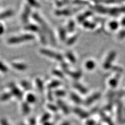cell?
Segmentation results:
<instances>
[{
	"label": "cell",
	"instance_id": "obj_1",
	"mask_svg": "<svg viewBox=\"0 0 125 125\" xmlns=\"http://www.w3.org/2000/svg\"><path fill=\"white\" fill-rule=\"evenodd\" d=\"M33 18L35 21L40 25V26L43 29V31L44 32H46L47 34H48L50 40L51 41L52 43L55 44V37L54 36V34L52 32V31L51 30V29L49 28L48 25H47V23L44 21L43 19L38 14L36 13H34L33 14Z\"/></svg>",
	"mask_w": 125,
	"mask_h": 125
},
{
	"label": "cell",
	"instance_id": "obj_2",
	"mask_svg": "<svg viewBox=\"0 0 125 125\" xmlns=\"http://www.w3.org/2000/svg\"><path fill=\"white\" fill-rule=\"evenodd\" d=\"M34 36L32 34H23L18 37L10 38L8 40V43L10 44H18L26 41L33 40Z\"/></svg>",
	"mask_w": 125,
	"mask_h": 125
},
{
	"label": "cell",
	"instance_id": "obj_3",
	"mask_svg": "<svg viewBox=\"0 0 125 125\" xmlns=\"http://www.w3.org/2000/svg\"><path fill=\"white\" fill-rule=\"evenodd\" d=\"M40 53H42L44 55L47 56L49 57H51L54 58V59L58 61H62L63 60V57L62 55L60 53H58L56 52H55L52 51H50L49 50L45 49H42L40 50Z\"/></svg>",
	"mask_w": 125,
	"mask_h": 125
},
{
	"label": "cell",
	"instance_id": "obj_4",
	"mask_svg": "<svg viewBox=\"0 0 125 125\" xmlns=\"http://www.w3.org/2000/svg\"><path fill=\"white\" fill-rule=\"evenodd\" d=\"M116 56V53L115 51H112L109 53L107 56L106 60L104 61L103 64V68L105 69H111L112 66V62L115 60V58Z\"/></svg>",
	"mask_w": 125,
	"mask_h": 125
},
{
	"label": "cell",
	"instance_id": "obj_5",
	"mask_svg": "<svg viewBox=\"0 0 125 125\" xmlns=\"http://www.w3.org/2000/svg\"><path fill=\"white\" fill-rule=\"evenodd\" d=\"M117 116L118 122L120 124L123 123V122H124V110L123 104L120 102H119L117 104Z\"/></svg>",
	"mask_w": 125,
	"mask_h": 125
},
{
	"label": "cell",
	"instance_id": "obj_6",
	"mask_svg": "<svg viewBox=\"0 0 125 125\" xmlns=\"http://www.w3.org/2000/svg\"><path fill=\"white\" fill-rule=\"evenodd\" d=\"M10 91L11 92V94L14 95L18 99H21L22 97V93L19 90L15 84L13 83H10L9 85Z\"/></svg>",
	"mask_w": 125,
	"mask_h": 125
},
{
	"label": "cell",
	"instance_id": "obj_7",
	"mask_svg": "<svg viewBox=\"0 0 125 125\" xmlns=\"http://www.w3.org/2000/svg\"><path fill=\"white\" fill-rule=\"evenodd\" d=\"M101 96V94L100 92H96L93 93L92 95H90L89 97L85 100L84 102V104L85 105H91L93 102H94L95 101L99 100Z\"/></svg>",
	"mask_w": 125,
	"mask_h": 125
},
{
	"label": "cell",
	"instance_id": "obj_8",
	"mask_svg": "<svg viewBox=\"0 0 125 125\" xmlns=\"http://www.w3.org/2000/svg\"><path fill=\"white\" fill-rule=\"evenodd\" d=\"M80 9H75V10H69V9H64V10H58L55 11V14L58 16H69L72 15L76 11L79 10Z\"/></svg>",
	"mask_w": 125,
	"mask_h": 125
},
{
	"label": "cell",
	"instance_id": "obj_9",
	"mask_svg": "<svg viewBox=\"0 0 125 125\" xmlns=\"http://www.w3.org/2000/svg\"><path fill=\"white\" fill-rule=\"evenodd\" d=\"M31 13V9L29 5H26L23 10V13L21 16V19L24 23H27L28 21V19L29 15Z\"/></svg>",
	"mask_w": 125,
	"mask_h": 125
},
{
	"label": "cell",
	"instance_id": "obj_10",
	"mask_svg": "<svg viewBox=\"0 0 125 125\" xmlns=\"http://www.w3.org/2000/svg\"><path fill=\"white\" fill-rule=\"evenodd\" d=\"M73 111L76 115H77L81 118H87L89 116V114L88 112H85V111L80 108L75 107L73 108Z\"/></svg>",
	"mask_w": 125,
	"mask_h": 125
},
{
	"label": "cell",
	"instance_id": "obj_11",
	"mask_svg": "<svg viewBox=\"0 0 125 125\" xmlns=\"http://www.w3.org/2000/svg\"><path fill=\"white\" fill-rule=\"evenodd\" d=\"M64 72L66 73H67L72 78L74 79H78L81 77L82 76V72L80 70H78L76 72H72L70 71L68 69L64 70Z\"/></svg>",
	"mask_w": 125,
	"mask_h": 125
},
{
	"label": "cell",
	"instance_id": "obj_12",
	"mask_svg": "<svg viewBox=\"0 0 125 125\" xmlns=\"http://www.w3.org/2000/svg\"><path fill=\"white\" fill-rule=\"evenodd\" d=\"M92 15V12L91 11H86L84 13L80 15L78 17L77 19L78 21L80 23H83L84 21H85V19L88 17L91 16Z\"/></svg>",
	"mask_w": 125,
	"mask_h": 125
},
{
	"label": "cell",
	"instance_id": "obj_13",
	"mask_svg": "<svg viewBox=\"0 0 125 125\" xmlns=\"http://www.w3.org/2000/svg\"><path fill=\"white\" fill-rule=\"evenodd\" d=\"M93 9L94 10H95L96 11H97V12H99V13L103 14H108V8L105 7L102 5L99 4L94 6Z\"/></svg>",
	"mask_w": 125,
	"mask_h": 125
},
{
	"label": "cell",
	"instance_id": "obj_14",
	"mask_svg": "<svg viewBox=\"0 0 125 125\" xmlns=\"http://www.w3.org/2000/svg\"><path fill=\"white\" fill-rule=\"evenodd\" d=\"M57 104L58 105V107H59L63 111V112L65 114H68L69 113V109L67 105L63 101H62L61 100H58L57 102Z\"/></svg>",
	"mask_w": 125,
	"mask_h": 125
},
{
	"label": "cell",
	"instance_id": "obj_15",
	"mask_svg": "<svg viewBox=\"0 0 125 125\" xmlns=\"http://www.w3.org/2000/svg\"><path fill=\"white\" fill-rule=\"evenodd\" d=\"M73 87L75 89H76L78 91H79L81 94H86L87 93V89L85 87L81 84V83H73Z\"/></svg>",
	"mask_w": 125,
	"mask_h": 125
},
{
	"label": "cell",
	"instance_id": "obj_16",
	"mask_svg": "<svg viewBox=\"0 0 125 125\" xmlns=\"http://www.w3.org/2000/svg\"><path fill=\"white\" fill-rule=\"evenodd\" d=\"M70 99L72 100V101L76 104H79L83 102V100H82L81 97L78 96L75 93L72 92L70 94Z\"/></svg>",
	"mask_w": 125,
	"mask_h": 125
},
{
	"label": "cell",
	"instance_id": "obj_17",
	"mask_svg": "<svg viewBox=\"0 0 125 125\" xmlns=\"http://www.w3.org/2000/svg\"><path fill=\"white\" fill-rule=\"evenodd\" d=\"M120 78V74H117V75L114 77V78H112V79L109 81V83L112 88H115L116 86L118 85L119 79Z\"/></svg>",
	"mask_w": 125,
	"mask_h": 125
},
{
	"label": "cell",
	"instance_id": "obj_18",
	"mask_svg": "<svg viewBox=\"0 0 125 125\" xmlns=\"http://www.w3.org/2000/svg\"><path fill=\"white\" fill-rule=\"evenodd\" d=\"M83 26L85 28L93 29H94L96 27V24L93 22H91L88 21H85L83 23Z\"/></svg>",
	"mask_w": 125,
	"mask_h": 125
},
{
	"label": "cell",
	"instance_id": "obj_19",
	"mask_svg": "<svg viewBox=\"0 0 125 125\" xmlns=\"http://www.w3.org/2000/svg\"><path fill=\"white\" fill-rule=\"evenodd\" d=\"M25 29L26 30H28V31H33V32H39V27L33 24H29V25H27V26H25Z\"/></svg>",
	"mask_w": 125,
	"mask_h": 125
},
{
	"label": "cell",
	"instance_id": "obj_20",
	"mask_svg": "<svg viewBox=\"0 0 125 125\" xmlns=\"http://www.w3.org/2000/svg\"><path fill=\"white\" fill-rule=\"evenodd\" d=\"M13 67L18 70H24L27 68V66L24 64L21 63H16L14 62L12 64Z\"/></svg>",
	"mask_w": 125,
	"mask_h": 125
},
{
	"label": "cell",
	"instance_id": "obj_21",
	"mask_svg": "<svg viewBox=\"0 0 125 125\" xmlns=\"http://www.w3.org/2000/svg\"><path fill=\"white\" fill-rule=\"evenodd\" d=\"M13 14V12L12 10H6L4 11V12L0 14V20H1V19H5L8 17H10Z\"/></svg>",
	"mask_w": 125,
	"mask_h": 125
},
{
	"label": "cell",
	"instance_id": "obj_22",
	"mask_svg": "<svg viewBox=\"0 0 125 125\" xmlns=\"http://www.w3.org/2000/svg\"><path fill=\"white\" fill-rule=\"evenodd\" d=\"M61 82L58 80H53L48 84V88L49 90L58 87L61 85Z\"/></svg>",
	"mask_w": 125,
	"mask_h": 125
},
{
	"label": "cell",
	"instance_id": "obj_23",
	"mask_svg": "<svg viewBox=\"0 0 125 125\" xmlns=\"http://www.w3.org/2000/svg\"><path fill=\"white\" fill-rule=\"evenodd\" d=\"M59 36L62 41H65L66 39V30L62 27L59 28Z\"/></svg>",
	"mask_w": 125,
	"mask_h": 125
},
{
	"label": "cell",
	"instance_id": "obj_24",
	"mask_svg": "<svg viewBox=\"0 0 125 125\" xmlns=\"http://www.w3.org/2000/svg\"><path fill=\"white\" fill-rule=\"evenodd\" d=\"M66 56L67 57L68 60L72 63H75L76 62V58L72 52L70 51L67 52L66 54Z\"/></svg>",
	"mask_w": 125,
	"mask_h": 125
},
{
	"label": "cell",
	"instance_id": "obj_25",
	"mask_svg": "<svg viewBox=\"0 0 125 125\" xmlns=\"http://www.w3.org/2000/svg\"><path fill=\"white\" fill-rule=\"evenodd\" d=\"M22 111L24 114L27 115L29 114L30 111V108L28 103L23 102L22 104Z\"/></svg>",
	"mask_w": 125,
	"mask_h": 125
},
{
	"label": "cell",
	"instance_id": "obj_26",
	"mask_svg": "<svg viewBox=\"0 0 125 125\" xmlns=\"http://www.w3.org/2000/svg\"><path fill=\"white\" fill-rule=\"evenodd\" d=\"M95 67V64L94 61L92 60L88 61L85 63V67L88 70H92Z\"/></svg>",
	"mask_w": 125,
	"mask_h": 125
},
{
	"label": "cell",
	"instance_id": "obj_27",
	"mask_svg": "<svg viewBox=\"0 0 125 125\" xmlns=\"http://www.w3.org/2000/svg\"><path fill=\"white\" fill-rule=\"evenodd\" d=\"M36 83L39 90L41 92L43 91L44 89V84L43 83V81L40 79H39V78H37L36 80Z\"/></svg>",
	"mask_w": 125,
	"mask_h": 125
},
{
	"label": "cell",
	"instance_id": "obj_28",
	"mask_svg": "<svg viewBox=\"0 0 125 125\" xmlns=\"http://www.w3.org/2000/svg\"><path fill=\"white\" fill-rule=\"evenodd\" d=\"M39 37H40V39L41 40V42L43 44H46V36L44 33V32L42 30H39Z\"/></svg>",
	"mask_w": 125,
	"mask_h": 125
},
{
	"label": "cell",
	"instance_id": "obj_29",
	"mask_svg": "<svg viewBox=\"0 0 125 125\" xmlns=\"http://www.w3.org/2000/svg\"><path fill=\"white\" fill-rule=\"evenodd\" d=\"M109 26L112 30H116L119 27V23L117 21H113L109 22Z\"/></svg>",
	"mask_w": 125,
	"mask_h": 125
},
{
	"label": "cell",
	"instance_id": "obj_30",
	"mask_svg": "<svg viewBox=\"0 0 125 125\" xmlns=\"http://www.w3.org/2000/svg\"><path fill=\"white\" fill-rule=\"evenodd\" d=\"M77 39H78L77 35H74V36L70 37L68 39L67 41H66V44H67L68 45H72L73 43H75V42L77 41Z\"/></svg>",
	"mask_w": 125,
	"mask_h": 125
},
{
	"label": "cell",
	"instance_id": "obj_31",
	"mask_svg": "<svg viewBox=\"0 0 125 125\" xmlns=\"http://www.w3.org/2000/svg\"><path fill=\"white\" fill-rule=\"evenodd\" d=\"M75 28V23L73 21H70L68 23L67 31L69 32H72L74 30Z\"/></svg>",
	"mask_w": 125,
	"mask_h": 125
},
{
	"label": "cell",
	"instance_id": "obj_32",
	"mask_svg": "<svg viewBox=\"0 0 125 125\" xmlns=\"http://www.w3.org/2000/svg\"><path fill=\"white\" fill-rule=\"evenodd\" d=\"M36 98L35 96L32 93H29L27 96V101L29 103H33L35 102Z\"/></svg>",
	"mask_w": 125,
	"mask_h": 125
},
{
	"label": "cell",
	"instance_id": "obj_33",
	"mask_svg": "<svg viewBox=\"0 0 125 125\" xmlns=\"http://www.w3.org/2000/svg\"><path fill=\"white\" fill-rule=\"evenodd\" d=\"M11 95H12L11 93H4L2 95L1 97H0V99H1L2 101H6L10 99V97H11Z\"/></svg>",
	"mask_w": 125,
	"mask_h": 125
},
{
	"label": "cell",
	"instance_id": "obj_34",
	"mask_svg": "<svg viewBox=\"0 0 125 125\" xmlns=\"http://www.w3.org/2000/svg\"><path fill=\"white\" fill-rule=\"evenodd\" d=\"M50 117H51V115L50 114H49V113H45V114H43V115L42 117H41V123L44 124L47 122L48 121V120L50 119Z\"/></svg>",
	"mask_w": 125,
	"mask_h": 125
},
{
	"label": "cell",
	"instance_id": "obj_35",
	"mask_svg": "<svg viewBox=\"0 0 125 125\" xmlns=\"http://www.w3.org/2000/svg\"><path fill=\"white\" fill-rule=\"evenodd\" d=\"M53 73L54 75H55L56 76L61 78H64V73L62 72L59 70H57V69H54L53 70Z\"/></svg>",
	"mask_w": 125,
	"mask_h": 125
},
{
	"label": "cell",
	"instance_id": "obj_36",
	"mask_svg": "<svg viewBox=\"0 0 125 125\" xmlns=\"http://www.w3.org/2000/svg\"><path fill=\"white\" fill-rule=\"evenodd\" d=\"M111 69H112L113 71L117 73L118 74H120L121 73L123 72V69L122 67H119V66H113L111 67Z\"/></svg>",
	"mask_w": 125,
	"mask_h": 125
},
{
	"label": "cell",
	"instance_id": "obj_37",
	"mask_svg": "<svg viewBox=\"0 0 125 125\" xmlns=\"http://www.w3.org/2000/svg\"><path fill=\"white\" fill-rule=\"evenodd\" d=\"M54 94L57 97H62L66 95V92L62 90H57L55 91Z\"/></svg>",
	"mask_w": 125,
	"mask_h": 125
},
{
	"label": "cell",
	"instance_id": "obj_38",
	"mask_svg": "<svg viewBox=\"0 0 125 125\" xmlns=\"http://www.w3.org/2000/svg\"><path fill=\"white\" fill-rule=\"evenodd\" d=\"M21 84L23 88L26 90H30L31 89L30 84L26 81H25V80L22 81L21 83Z\"/></svg>",
	"mask_w": 125,
	"mask_h": 125
},
{
	"label": "cell",
	"instance_id": "obj_39",
	"mask_svg": "<svg viewBox=\"0 0 125 125\" xmlns=\"http://www.w3.org/2000/svg\"><path fill=\"white\" fill-rule=\"evenodd\" d=\"M70 2L68 1H56V4L58 7H62L65 5L68 4Z\"/></svg>",
	"mask_w": 125,
	"mask_h": 125
},
{
	"label": "cell",
	"instance_id": "obj_40",
	"mask_svg": "<svg viewBox=\"0 0 125 125\" xmlns=\"http://www.w3.org/2000/svg\"><path fill=\"white\" fill-rule=\"evenodd\" d=\"M0 71L3 73H6L8 72L7 67L1 62H0Z\"/></svg>",
	"mask_w": 125,
	"mask_h": 125
},
{
	"label": "cell",
	"instance_id": "obj_41",
	"mask_svg": "<svg viewBox=\"0 0 125 125\" xmlns=\"http://www.w3.org/2000/svg\"><path fill=\"white\" fill-rule=\"evenodd\" d=\"M48 107L49 109L51 110L53 112H57L58 110V107L56 105H53L52 104H49L48 105Z\"/></svg>",
	"mask_w": 125,
	"mask_h": 125
},
{
	"label": "cell",
	"instance_id": "obj_42",
	"mask_svg": "<svg viewBox=\"0 0 125 125\" xmlns=\"http://www.w3.org/2000/svg\"><path fill=\"white\" fill-rule=\"evenodd\" d=\"M28 3H29V5L35 7H40V4L38 2H37L36 1H33V0H31V1H29Z\"/></svg>",
	"mask_w": 125,
	"mask_h": 125
},
{
	"label": "cell",
	"instance_id": "obj_43",
	"mask_svg": "<svg viewBox=\"0 0 125 125\" xmlns=\"http://www.w3.org/2000/svg\"><path fill=\"white\" fill-rule=\"evenodd\" d=\"M118 37L119 39H123L125 38V29L119 31L118 34Z\"/></svg>",
	"mask_w": 125,
	"mask_h": 125
},
{
	"label": "cell",
	"instance_id": "obj_44",
	"mask_svg": "<svg viewBox=\"0 0 125 125\" xmlns=\"http://www.w3.org/2000/svg\"><path fill=\"white\" fill-rule=\"evenodd\" d=\"M48 97L50 101H52L53 100V94L51 90H49L48 93Z\"/></svg>",
	"mask_w": 125,
	"mask_h": 125
},
{
	"label": "cell",
	"instance_id": "obj_45",
	"mask_svg": "<svg viewBox=\"0 0 125 125\" xmlns=\"http://www.w3.org/2000/svg\"><path fill=\"white\" fill-rule=\"evenodd\" d=\"M74 3H76V4L78 5H87L88 2L85 1H75L73 2Z\"/></svg>",
	"mask_w": 125,
	"mask_h": 125
},
{
	"label": "cell",
	"instance_id": "obj_46",
	"mask_svg": "<svg viewBox=\"0 0 125 125\" xmlns=\"http://www.w3.org/2000/svg\"><path fill=\"white\" fill-rule=\"evenodd\" d=\"M29 125H36V120L34 118H31L29 119Z\"/></svg>",
	"mask_w": 125,
	"mask_h": 125
},
{
	"label": "cell",
	"instance_id": "obj_47",
	"mask_svg": "<svg viewBox=\"0 0 125 125\" xmlns=\"http://www.w3.org/2000/svg\"><path fill=\"white\" fill-rule=\"evenodd\" d=\"M1 125H10L9 123L5 119H2L1 120Z\"/></svg>",
	"mask_w": 125,
	"mask_h": 125
},
{
	"label": "cell",
	"instance_id": "obj_48",
	"mask_svg": "<svg viewBox=\"0 0 125 125\" xmlns=\"http://www.w3.org/2000/svg\"><path fill=\"white\" fill-rule=\"evenodd\" d=\"M68 65L67 64L65 63V62H63V63H62V69H63L64 71V70H66V69H68Z\"/></svg>",
	"mask_w": 125,
	"mask_h": 125
},
{
	"label": "cell",
	"instance_id": "obj_49",
	"mask_svg": "<svg viewBox=\"0 0 125 125\" xmlns=\"http://www.w3.org/2000/svg\"><path fill=\"white\" fill-rule=\"evenodd\" d=\"M86 125H95V123L93 120H89L86 123Z\"/></svg>",
	"mask_w": 125,
	"mask_h": 125
},
{
	"label": "cell",
	"instance_id": "obj_50",
	"mask_svg": "<svg viewBox=\"0 0 125 125\" xmlns=\"http://www.w3.org/2000/svg\"><path fill=\"white\" fill-rule=\"evenodd\" d=\"M4 31V27L0 25V35H1L2 34H3V33Z\"/></svg>",
	"mask_w": 125,
	"mask_h": 125
},
{
	"label": "cell",
	"instance_id": "obj_51",
	"mask_svg": "<svg viewBox=\"0 0 125 125\" xmlns=\"http://www.w3.org/2000/svg\"><path fill=\"white\" fill-rule=\"evenodd\" d=\"M121 25L123 27H125V17L123 18L122 21H121Z\"/></svg>",
	"mask_w": 125,
	"mask_h": 125
},
{
	"label": "cell",
	"instance_id": "obj_52",
	"mask_svg": "<svg viewBox=\"0 0 125 125\" xmlns=\"http://www.w3.org/2000/svg\"><path fill=\"white\" fill-rule=\"evenodd\" d=\"M43 125H53L51 123H50L49 122H47L44 123Z\"/></svg>",
	"mask_w": 125,
	"mask_h": 125
},
{
	"label": "cell",
	"instance_id": "obj_53",
	"mask_svg": "<svg viewBox=\"0 0 125 125\" xmlns=\"http://www.w3.org/2000/svg\"><path fill=\"white\" fill-rule=\"evenodd\" d=\"M61 125H70V123L68 122H66L62 123Z\"/></svg>",
	"mask_w": 125,
	"mask_h": 125
},
{
	"label": "cell",
	"instance_id": "obj_54",
	"mask_svg": "<svg viewBox=\"0 0 125 125\" xmlns=\"http://www.w3.org/2000/svg\"><path fill=\"white\" fill-rule=\"evenodd\" d=\"M124 122H125V108L124 109Z\"/></svg>",
	"mask_w": 125,
	"mask_h": 125
},
{
	"label": "cell",
	"instance_id": "obj_55",
	"mask_svg": "<svg viewBox=\"0 0 125 125\" xmlns=\"http://www.w3.org/2000/svg\"><path fill=\"white\" fill-rule=\"evenodd\" d=\"M25 125V124H22V125Z\"/></svg>",
	"mask_w": 125,
	"mask_h": 125
},
{
	"label": "cell",
	"instance_id": "obj_56",
	"mask_svg": "<svg viewBox=\"0 0 125 125\" xmlns=\"http://www.w3.org/2000/svg\"><path fill=\"white\" fill-rule=\"evenodd\" d=\"M100 125V124H98V125Z\"/></svg>",
	"mask_w": 125,
	"mask_h": 125
}]
</instances>
